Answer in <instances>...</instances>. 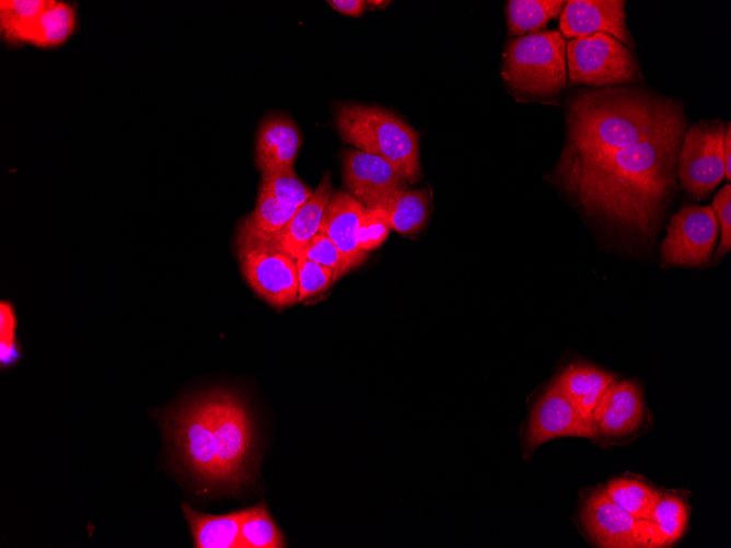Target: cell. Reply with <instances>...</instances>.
Wrapping results in <instances>:
<instances>
[{
    "mask_svg": "<svg viewBox=\"0 0 731 548\" xmlns=\"http://www.w3.org/2000/svg\"><path fill=\"white\" fill-rule=\"evenodd\" d=\"M327 3L336 11L349 16H360L366 8L363 0H330Z\"/></svg>",
    "mask_w": 731,
    "mask_h": 548,
    "instance_id": "cell-35",
    "label": "cell"
},
{
    "mask_svg": "<svg viewBox=\"0 0 731 548\" xmlns=\"http://www.w3.org/2000/svg\"><path fill=\"white\" fill-rule=\"evenodd\" d=\"M647 416L639 386L629 380L615 378L593 411V440L608 444L627 440L645 425Z\"/></svg>",
    "mask_w": 731,
    "mask_h": 548,
    "instance_id": "cell-14",
    "label": "cell"
},
{
    "mask_svg": "<svg viewBox=\"0 0 731 548\" xmlns=\"http://www.w3.org/2000/svg\"><path fill=\"white\" fill-rule=\"evenodd\" d=\"M685 131L683 118L599 155L561 154L555 178L587 213L650 236L675 190Z\"/></svg>",
    "mask_w": 731,
    "mask_h": 548,
    "instance_id": "cell-1",
    "label": "cell"
},
{
    "mask_svg": "<svg viewBox=\"0 0 731 548\" xmlns=\"http://www.w3.org/2000/svg\"><path fill=\"white\" fill-rule=\"evenodd\" d=\"M727 123L703 120L685 131L677 153V178L692 198L700 200L724 178L723 137Z\"/></svg>",
    "mask_w": 731,
    "mask_h": 548,
    "instance_id": "cell-8",
    "label": "cell"
},
{
    "mask_svg": "<svg viewBox=\"0 0 731 548\" xmlns=\"http://www.w3.org/2000/svg\"><path fill=\"white\" fill-rule=\"evenodd\" d=\"M332 194L330 173L326 172L309 200L297 208L282 230L272 234H236L235 245H256L282 252L295 259L301 249L318 233Z\"/></svg>",
    "mask_w": 731,
    "mask_h": 548,
    "instance_id": "cell-15",
    "label": "cell"
},
{
    "mask_svg": "<svg viewBox=\"0 0 731 548\" xmlns=\"http://www.w3.org/2000/svg\"><path fill=\"white\" fill-rule=\"evenodd\" d=\"M301 142V135L289 118L266 119L256 138L255 161L260 173L293 167Z\"/></svg>",
    "mask_w": 731,
    "mask_h": 548,
    "instance_id": "cell-18",
    "label": "cell"
},
{
    "mask_svg": "<svg viewBox=\"0 0 731 548\" xmlns=\"http://www.w3.org/2000/svg\"><path fill=\"white\" fill-rule=\"evenodd\" d=\"M286 541L279 527L260 502L246 509L239 535V548H283Z\"/></svg>",
    "mask_w": 731,
    "mask_h": 548,
    "instance_id": "cell-27",
    "label": "cell"
},
{
    "mask_svg": "<svg viewBox=\"0 0 731 548\" xmlns=\"http://www.w3.org/2000/svg\"><path fill=\"white\" fill-rule=\"evenodd\" d=\"M390 231L391 226L384 209L364 208L357 231L359 248L368 253L379 247L385 241Z\"/></svg>",
    "mask_w": 731,
    "mask_h": 548,
    "instance_id": "cell-32",
    "label": "cell"
},
{
    "mask_svg": "<svg viewBox=\"0 0 731 548\" xmlns=\"http://www.w3.org/2000/svg\"><path fill=\"white\" fill-rule=\"evenodd\" d=\"M605 493L624 511L637 520H647L662 493L650 485L631 478L612 479Z\"/></svg>",
    "mask_w": 731,
    "mask_h": 548,
    "instance_id": "cell-25",
    "label": "cell"
},
{
    "mask_svg": "<svg viewBox=\"0 0 731 548\" xmlns=\"http://www.w3.org/2000/svg\"><path fill=\"white\" fill-rule=\"evenodd\" d=\"M580 520L588 536L599 547L647 548V520H637L628 514L604 489L593 490L587 495Z\"/></svg>",
    "mask_w": 731,
    "mask_h": 548,
    "instance_id": "cell-12",
    "label": "cell"
},
{
    "mask_svg": "<svg viewBox=\"0 0 731 548\" xmlns=\"http://www.w3.org/2000/svg\"><path fill=\"white\" fill-rule=\"evenodd\" d=\"M710 206L721 233L720 242L715 253V259L719 260L731 248V187L729 184L716 194Z\"/></svg>",
    "mask_w": 731,
    "mask_h": 548,
    "instance_id": "cell-34",
    "label": "cell"
},
{
    "mask_svg": "<svg viewBox=\"0 0 731 548\" xmlns=\"http://www.w3.org/2000/svg\"><path fill=\"white\" fill-rule=\"evenodd\" d=\"M614 380L612 374L594 365L578 362L566 366L553 384L592 425L593 411L604 390Z\"/></svg>",
    "mask_w": 731,
    "mask_h": 548,
    "instance_id": "cell-19",
    "label": "cell"
},
{
    "mask_svg": "<svg viewBox=\"0 0 731 548\" xmlns=\"http://www.w3.org/2000/svg\"><path fill=\"white\" fill-rule=\"evenodd\" d=\"M259 190L286 206L295 208L306 202L313 193L299 179L293 167L262 174Z\"/></svg>",
    "mask_w": 731,
    "mask_h": 548,
    "instance_id": "cell-29",
    "label": "cell"
},
{
    "mask_svg": "<svg viewBox=\"0 0 731 548\" xmlns=\"http://www.w3.org/2000/svg\"><path fill=\"white\" fill-rule=\"evenodd\" d=\"M343 176L348 194L364 208L384 209L408 189V182L391 163L361 150L346 151Z\"/></svg>",
    "mask_w": 731,
    "mask_h": 548,
    "instance_id": "cell-11",
    "label": "cell"
},
{
    "mask_svg": "<svg viewBox=\"0 0 731 548\" xmlns=\"http://www.w3.org/2000/svg\"><path fill=\"white\" fill-rule=\"evenodd\" d=\"M683 118L678 102L645 89L581 90L568 104L561 154L599 155L636 143Z\"/></svg>",
    "mask_w": 731,
    "mask_h": 548,
    "instance_id": "cell-2",
    "label": "cell"
},
{
    "mask_svg": "<svg viewBox=\"0 0 731 548\" xmlns=\"http://www.w3.org/2000/svg\"><path fill=\"white\" fill-rule=\"evenodd\" d=\"M76 24L77 15L71 4L47 0L26 32L23 44H31L38 48L58 47L72 35Z\"/></svg>",
    "mask_w": 731,
    "mask_h": 548,
    "instance_id": "cell-21",
    "label": "cell"
},
{
    "mask_svg": "<svg viewBox=\"0 0 731 548\" xmlns=\"http://www.w3.org/2000/svg\"><path fill=\"white\" fill-rule=\"evenodd\" d=\"M298 273V302H303L312 296L326 291L336 280L335 273L308 258H295Z\"/></svg>",
    "mask_w": 731,
    "mask_h": 548,
    "instance_id": "cell-30",
    "label": "cell"
},
{
    "mask_svg": "<svg viewBox=\"0 0 731 548\" xmlns=\"http://www.w3.org/2000/svg\"><path fill=\"white\" fill-rule=\"evenodd\" d=\"M391 230L402 234L420 231L429 213L428 189H407L384 208Z\"/></svg>",
    "mask_w": 731,
    "mask_h": 548,
    "instance_id": "cell-24",
    "label": "cell"
},
{
    "mask_svg": "<svg viewBox=\"0 0 731 548\" xmlns=\"http://www.w3.org/2000/svg\"><path fill=\"white\" fill-rule=\"evenodd\" d=\"M202 394L216 438L220 489L237 491L253 477L255 440L248 407L230 389Z\"/></svg>",
    "mask_w": 731,
    "mask_h": 548,
    "instance_id": "cell-5",
    "label": "cell"
},
{
    "mask_svg": "<svg viewBox=\"0 0 731 548\" xmlns=\"http://www.w3.org/2000/svg\"><path fill=\"white\" fill-rule=\"evenodd\" d=\"M566 61L572 85L610 88L635 82L640 75L630 48L605 33L569 39Z\"/></svg>",
    "mask_w": 731,
    "mask_h": 548,
    "instance_id": "cell-7",
    "label": "cell"
},
{
    "mask_svg": "<svg viewBox=\"0 0 731 548\" xmlns=\"http://www.w3.org/2000/svg\"><path fill=\"white\" fill-rule=\"evenodd\" d=\"M719 225L710 205H685L670 219L661 257L670 265L699 267L712 257Z\"/></svg>",
    "mask_w": 731,
    "mask_h": 548,
    "instance_id": "cell-9",
    "label": "cell"
},
{
    "mask_svg": "<svg viewBox=\"0 0 731 548\" xmlns=\"http://www.w3.org/2000/svg\"><path fill=\"white\" fill-rule=\"evenodd\" d=\"M390 3V1H366V5H372V7H383L385 4Z\"/></svg>",
    "mask_w": 731,
    "mask_h": 548,
    "instance_id": "cell-37",
    "label": "cell"
},
{
    "mask_svg": "<svg viewBox=\"0 0 731 548\" xmlns=\"http://www.w3.org/2000/svg\"><path fill=\"white\" fill-rule=\"evenodd\" d=\"M623 0H569L559 14L564 38H579L605 33L630 48L633 40L625 22Z\"/></svg>",
    "mask_w": 731,
    "mask_h": 548,
    "instance_id": "cell-16",
    "label": "cell"
},
{
    "mask_svg": "<svg viewBox=\"0 0 731 548\" xmlns=\"http://www.w3.org/2000/svg\"><path fill=\"white\" fill-rule=\"evenodd\" d=\"M16 316L13 306L8 301L0 303V363L9 368L20 358V348L15 337Z\"/></svg>",
    "mask_w": 731,
    "mask_h": 548,
    "instance_id": "cell-33",
    "label": "cell"
},
{
    "mask_svg": "<svg viewBox=\"0 0 731 548\" xmlns=\"http://www.w3.org/2000/svg\"><path fill=\"white\" fill-rule=\"evenodd\" d=\"M335 121L341 138L358 150L391 163L409 183L420 174L416 131L399 117L380 107L343 104Z\"/></svg>",
    "mask_w": 731,
    "mask_h": 548,
    "instance_id": "cell-3",
    "label": "cell"
},
{
    "mask_svg": "<svg viewBox=\"0 0 731 548\" xmlns=\"http://www.w3.org/2000/svg\"><path fill=\"white\" fill-rule=\"evenodd\" d=\"M47 0H1L0 33L2 40L12 47L23 44L24 36Z\"/></svg>",
    "mask_w": 731,
    "mask_h": 548,
    "instance_id": "cell-28",
    "label": "cell"
},
{
    "mask_svg": "<svg viewBox=\"0 0 731 548\" xmlns=\"http://www.w3.org/2000/svg\"><path fill=\"white\" fill-rule=\"evenodd\" d=\"M363 211L364 207L350 194L337 190L329 198L318 230L333 241L352 268L358 267L367 256L357 242Z\"/></svg>",
    "mask_w": 731,
    "mask_h": 548,
    "instance_id": "cell-17",
    "label": "cell"
},
{
    "mask_svg": "<svg viewBox=\"0 0 731 548\" xmlns=\"http://www.w3.org/2000/svg\"><path fill=\"white\" fill-rule=\"evenodd\" d=\"M295 210V207L286 206L271 195L259 190L254 210L239 223L236 234L257 235L279 232Z\"/></svg>",
    "mask_w": 731,
    "mask_h": 548,
    "instance_id": "cell-26",
    "label": "cell"
},
{
    "mask_svg": "<svg viewBox=\"0 0 731 548\" xmlns=\"http://www.w3.org/2000/svg\"><path fill=\"white\" fill-rule=\"evenodd\" d=\"M723 164H724V178L730 182L731 178V126L730 121L727 123L723 137Z\"/></svg>",
    "mask_w": 731,
    "mask_h": 548,
    "instance_id": "cell-36",
    "label": "cell"
},
{
    "mask_svg": "<svg viewBox=\"0 0 731 548\" xmlns=\"http://www.w3.org/2000/svg\"><path fill=\"white\" fill-rule=\"evenodd\" d=\"M165 428L176 458L198 486L220 489L216 438L204 394L167 413Z\"/></svg>",
    "mask_w": 731,
    "mask_h": 548,
    "instance_id": "cell-6",
    "label": "cell"
},
{
    "mask_svg": "<svg viewBox=\"0 0 731 548\" xmlns=\"http://www.w3.org/2000/svg\"><path fill=\"white\" fill-rule=\"evenodd\" d=\"M688 520L684 501L663 494L647 518L648 548L669 547L683 535Z\"/></svg>",
    "mask_w": 731,
    "mask_h": 548,
    "instance_id": "cell-22",
    "label": "cell"
},
{
    "mask_svg": "<svg viewBox=\"0 0 731 548\" xmlns=\"http://www.w3.org/2000/svg\"><path fill=\"white\" fill-rule=\"evenodd\" d=\"M182 510L196 548H239V535L246 509L212 515L183 503Z\"/></svg>",
    "mask_w": 731,
    "mask_h": 548,
    "instance_id": "cell-20",
    "label": "cell"
},
{
    "mask_svg": "<svg viewBox=\"0 0 731 548\" xmlns=\"http://www.w3.org/2000/svg\"><path fill=\"white\" fill-rule=\"evenodd\" d=\"M562 0H510L507 4L509 35H524L543 28L558 16L565 5Z\"/></svg>",
    "mask_w": 731,
    "mask_h": 548,
    "instance_id": "cell-23",
    "label": "cell"
},
{
    "mask_svg": "<svg viewBox=\"0 0 731 548\" xmlns=\"http://www.w3.org/2000/svg\"><path fill=\"white\" fill-rule=\"evenodd\" d=\"M242 275L264 301L276 308L298 302L295 259L256 245H235Z\"/></svg>",
    "mask_w": 731,
    "mask_h": 548,
    "instance_id": "cell-10",
    "label": "cell"
},
{
    "mask_svg": "<svg viewBox=\"0 0 731 548\" xmlns=\"http://www.w3.org/2000/svg\"><path fill=\"white\" fill-rule=\"evenodd\" d=\"M560 436L594 439L589 423L572 403L552 383L537 398L526 421L522 448L530 458L543 443Z\"/></svg>",
    "mask_w": 731,
    "mask_h": 548,
    "instance_id": "cell-13",
    "label": "cell"
},
{
    "mask_svg": "<svg viewBox=\"0 0 731 548\" xmlns=\"http://www.w3.org/2000/svg\"><path fill=\"white\" fill-rule=\"evenodd\" d=\"M299 256L330 269L337 279L352 269L347 258L337 248L333 241L321 232L315 234L301 249L298 257Z\"/></svg>",
    "mask_w": 731,
    "mask_h": 548,
    "instance_id": "cell-31",
    "label": "cell"
},
{
    "mask_svg": "<svg viewBox=\"0 0 731 548\" xmlns=\"http://www.w3.org/2000/svg\"><path fill=\"white\" fill-rule=\"evenodd\" d=\"M502 77L514 93L537 97L558 94L567 82L566 40L557 30L509 40Z\"/></svg>",
    "mask_w": 731,
    "mask_h": 548,
    "instance_id": "cell-4",
    "label": "cell"
}]
</instances>
